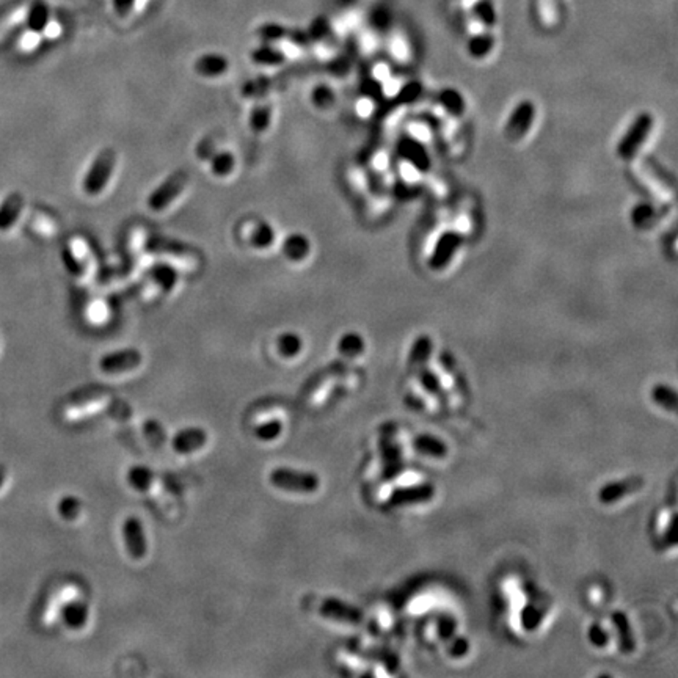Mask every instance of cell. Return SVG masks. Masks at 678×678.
I'll return each mask as SVG.
<instances>
[{
    "label": "cell",
    "mask_w": 678,
    "mask_h": 678,
    "mask_svg": "<svg viewBox=\"0 0 678 678\" xmlns=\"http://www.w3.org/2000/svg\"><path fill=\"white\" fill-rule=\"evenodd\" d=\"M433 496V488L430 485L412 487L405 488V490H399L393 495L391 504L393 506H400V504H416L423 501H429Z\"/></svg>",
    "instance_id": "obj_12"
},
{
    "label": "cell",
    "mask_w": 678,
    "mask_h": 678,
    "mask_svg": "<svg viewBox=\"0 0 678 678\" xmlns=\"http://www.w3.org/2000/svg\"><path fill=\"white\" fill-rule=\"evenodd\" d=\"M188 183V175L186 171L179 170L171 173V175L163 181L162 184L157 186L156 191L153 193H149L148 196V208L154 211V212H162L165 209H168L175 200H178L181 193L184 192V188Z\"/></svg>",
    "instance_id": "obj_3"
},
{
    "label": "cell",
    "mask_w": 678,
    "mask_h": 678,
    "mask_svg": "<svg viewBox=\"0 0 678 678\" xmlns=\"http://www.w3.org/2000/svg\"><path fill=\"white\" fill-rule=\"evenodd\" d=\"M63 619H65V622L71 628H82L86 624V620H88V608H86V604L82 602L71 603L66 606L65 611H63Z\"/></svg>",
    "instance_id": "obj_20"
},
{
    "label": "cell",
    "mask_w": 678,
    "mask_h": 678,
    "mask_svg": "<svg viewBox=\"0 0 678 678\" xmlns=\"http://www.w3.org/2000/svg\"><path fill=\"white\" fill-rule=\"evenodd\" d=\"M228 68H230L228 60L217 54L203 55L195 63V71L203 77H220L226 73Z\"/></svg>",
    "instance_id": "obj_11"
},
{
    "label": "cell",
    "mask_w": 678,
    "mask_h": 678,
    "mask_svg": "<svg viewBox=\"0 0 678 678\" xmlns=\"http://www.w3.org/2000/svg\"><path fill=\"white\" fill-rule=\"evenodd\" d=\"M467 649H468L467 639H457V641H454L452 647H451V655L460 657V655H463L465 652H467Z\"/></svg>",
    "instance_id": "obj_32"
},
{
    "label": "cell",
    "mask_w": 678,
    "mask_h": 678,
    "mask_svg": "<svg viewBox=\"0 0 678 678\" xmlns=\"http://www.w3.org/2000/svg\"><path fill=\"white\" fill-rule=\"evenodd\" d=\"M24 206V200L21 195H11L8 196L5 203L0 208V230H10V228L16 223V220L19 218L21 211Z\"/></svg>",
    "instance_id": "obj_13"
},
{
    "label": "cell",
    "mask_w": 678,
    "mask_h": 678,
    "mask_svg": "<svg viewBox=\"0 0 678 678\" xmlns=\"http://www.w3.org/2000/svg\"><path fill=\"white\" fill-rule=\"evenodd\" d=\"M649 131H650V120H649V116H641L639 120H637V121L633 124L632 131H629V132L627 133L625 140L622 141V145H620V148H619V149H620V154L625 156V157L633 156L634 151H636V148L644 143V140H645V137H647Z\"/></svg>",
    "instance_id": "obj_8"
},
{
    "label": "cell",
    "mask_w": 678,
    "mask_h": 678,
    "mask_svg": "<svg viewBox=\"0 0 678 678\" xmlns=\"http://www.w3.org/2000/svg\"><path fill=\"white\" fill-rule=\"evenodd\" d=\"M313 102L318 107H328L333 102V94L328 90V86H318L316 90L313 91Z\"/></svg>",
    "instance_id": "obj_30"
},
{
    "label": "cell",
    "mask_w": 678,
    "mask_h": 678,
    "mask_svg": "<svg viewBox=\"0 0 678 678\" xmlns=\"http://www.w3.org/2000/svg\"><path fill=\"white\" fill-rule=\"evenodd\" d=\"M283 432V423L280 420H272L269 423L259 424L256 427V437L263 441H272L278 438Z\"/></svg>",
    "instance_id": "obj_28"
},
{
    "label": "cell",
    "mask_w": 678,
    "mask_h": 678,
    "mask_svg": "<svg viewBox=\"0 0 678 678\" xmlns=\"http://www.w3.org/2000/svg\"><path fill=\"white\" fill-rule=\"evenodd\" d=\"M589 639L595 645V647H603V645L608 644V634H606L604 629H602L598 625H594L589 629Z\"/></svg>",
    "instance_id": "obj_31"
},
{
    "label": "cell",
    "mask_w": 678,
    "mask_h": 678,
    "mask_svg": "<svg viewBox=\"0 0 678 678\" xmlns=\"http://www.w3.org/2000/svg\"><path fill=\"white\" fill-rule=\"evenodd\" d=\"M151 278L161 286L162 290L165 293H171L173 289L178 286V270L173 265L168 264H156L151 270Z\"/></svg>",
    "instance_id": "obj_14"
},
{
    "label": "cell",
    "mask_w": 678,
    "mask_h": 678,
    "mask_svg": "<svg viewBox=\"0 0 678 678\" xmlns=\"http://www.w3.org/2000/svg\"><path fill=\"white\" fill-rule=\"evenodd\" d=\"M272 123V108L267 104L256 106L250 113V128L256 133H263Z\"/></svg>",
    "instance_id": "obj_21"
},
{
    "label": "cell",
    "mask_w": 678,
    "mask_h": 678,
    "mask_svg": "<svg viewBox=\"0 0 678 678\" xmlns=\"http://www.w3.org/2000/svg\"><path fill=\"white\" fill-rule=\"evenodd\" d=\"M492 43L493 39L492 36L485 31H480V34L476 35H470V49L471 52L477 55V57H482L488 51L492 49Z\"/></svg>",
    "instance_id": "obj_26"
},
{
    "label": "cell",
    "mask_w": 678,
    "mask_h": 678,
    "mask_svg": "<svg viewBox=\"0 0 678 678\" xmlns=\"http://www.w3.org/2000/svg\"><path fill=\"white\" fill-rule=\"evenodd\" d=\"M320 614L327 619L343 622V624H353L355 625V624H360V622H361L360 609L355 608V606L347 604L343 600H338V598H327V600L322 602Z\"/></svg>",
    "instance_id": "obj_6"
},
{
    "label": "cell",
    "mask_w": 678,
    "mask_h": 678,
    "mask_svg": "<svg viewBox=\"0 0 678 678\" xmlns=\"http://www.w3.org/2000/svg\"><path fill=\"white\" fill-rule=\"evenodd\" d=\"M281 251L289 261L300 263L303 261V259L308 258L311 251V243L306 236L295 233V234L288 236V238L285 239V242H283V246H281Z\"/></svg>",
    "instance_id": "obj_10"
},
{
    "label": "cell",
    "mask_w": 678,
    "mask_h": 678,
    "mask_svg": "<svg viewBox=\"0 0 678 678\" xmlns=\"http://www.w3.org/2000/svg\"><path fill=\"white\" fill-rule=\"evenodd\" d=\"M82 512V501L76 498V496H65L59 502V514L61 518L73 522Z\"/></svg>",
    "instance_id": "obj_22"
},
{
    "label": "cell",
    "mask_w": 678,
    "mask_h": 678,
    "mask_svg": "<svg viewBox=\"0 0 678 678\" xmlns=\"http://www.w3.org/2000/svg\"><path fill=\"white\" fill-rule=\"evenodd\" d=\"M143 357L137 349H124L104 355L99 360V368L106 374H123L137 369Z\"/></svg>",
    "instance_id": "obj_4"
},
{
    "label": "cell",
    "mask_w": 678,
    "mask_h": 678,
    "mask_svg": "<svg viewBox=\"0 0 678 678\" xmlns=\"http://www.w3.org/2000/svg\"><path fill=\"white\" fill-rule=\"evenodd\" d=\"M629 487H632V484H629V482L608 484V485L602 488L600 500L606 504H611L612 501H617V500L622 498V496H625L629 492Z\"/></svg>",
    "instance_id": "obj_25"
},
{
    "label": "cell",
    "mask_w": 678,
    "mask_h": 678,
    "mask_svg": "<svg viewBox=\"0 0 678 678\" xmlns=\"http://www.w3.org/2000/svg\"><path fill=\"white\" fill-rule=\"evenodd\" d=\"M116 167V153L113 149H104L101 151L96 159L93 161L90 170L86 171L84 178L82 188L88 196H98L106 191L107 184L112 179V175Z\"/></svg>",
    "instance_id": "obj_1"
},
{
    "label": "cell",
    "mask_w": 678,
    "mask_h": 678,
    "mask_svg": "<svg viewBox=\"0 0 678 678\" xmlns=\"http://www.w3.org/2000/svg\"><path fill=\"white\" fill-rule=\"evenodd\" d=\"M388 49L393 59L399 61H405L412 55V47H410L408 36L402 30H393L388 39Z\"/></svg>",
    "instance_id": "obj_15"
},
{
    "label": "cell",
    "mask_w": 678,
    "mask_h": 678,
    "mask_svg": "<svg viewBox=\"0 0 678 678\" xmlns=\"http://www.w3.org/2000/svg\"><path fill=\"white\" fill-rule=\"evenodd\" d=\"M236 168V157L230 151H217L211 156V171L218 178L230 176Z\"/></svg>",
    "instance_id": "obj_16"
},
{
    "label": "cell",
    "mask_w": 678,
    "mask_h": 678,
    "mask_svg": "<svg viewBox=\"0 0 678 678\" xmlns=\"http://www.w3.org/2000/svg\"><path fill=\"white\" fill-rule=\"evenodd\" d=\"M123 537L126 548H128V553L131 555L132 559H143L148 545H146V537H145V531H143V525L138 518L136 517H129L124 520L123 523Z\"/></svg>",
    "instance_id": "obj_5"
},
{
    "label": "cell",
    "mask_w": 678,
    "mask_h": 678,
    "mask_svg": "<svg viewBox=\"0 0 678 678\" xmlns=\"http://www.w3.org/2000/svg\"><path fill=\"white\" fill-rule=\"evenodd\" d=\"M275 239H277V233H275L273 228L269 223H258L255 226L253 233L250 234V243L258 250H267L270 248Z\"/></svg>",
    "instance_id": "obj_17"
},
{
    "label": "cell",
    "mask_w": 678,
    "mask_h": 678,
    "mask_svg": "<svg viewBox=\"0 0 678 678\" xmlns=\"http://www.w3.org/2000/svg\"><path fill=\"white\" fill-rule=\"evenodd\" d=\"M277 347L281 357L285 358H294L297 355H300L303 349V341L302 338L297 333H283L277 339Z\"/></svg>",
    "instance_id": "obj_19"
},
{
    "label": "cell",
    "mask_w": 678,
    "mask_h": 678,
    "mask_svg": "<svg viewBox=\"0 0 678 678\" xmlns=\"http://www.w3.org/2000/svg\"><path fill=\"white\" fill-rule=\"evenodd\" d=\"M415 447L420 451L421 454L435 457V459H441L447 454V447L443 443V441L432 437V435H421L415 440Z\"/></svg>",
    "instance_id": "obj_18"
},
{
    "label": "cell",
    "mask_w": 678,
    "mask_h": 678,
    "mask_svg": "<svg viewBox=\"0 0 678 678\" xmlns=\"http://www.w3.org/2000/svg\"><path fill=\"white\" fill-rule=\"evenodd\" d=\"M363 347H365V343H363V339L355 333L344 335L338 344L339 352L345 355V357H357V355L361 353Z\"/></svg>",
    "instance_id": "obj_23"
},
{
    "label": "cell",
    "mask_w": 678,
    "mask_h": 678,
    "mask_svg": "<svg viewBox=\"0 0 678 678\" xmlns=\"http://www.w3.org/2000/svg\"><path fill=\"white\" fill-rule=\"evenodd\" d=\"M129 482L137 490L145 492L153 484V472L146 467H136L129 471Z\"/></svg>",
    "instance_id": "obj_24"
},
{
    "label": "cell",
    "mask_w": 678,
    "mask_h": 678,
    "mask_svg": "<svg viewBox=\"0 0 678 678\" xmlns=\"http://www.w3.org/2000/svg\"><path fill=\"white\" fill-rule=\"evenodd\" d=\"M253 60L258 61L259 65H280L285 60V55L278 49H273V47H261V49L253 52Z\"/></svg>",
    "instance_id": "obj_27"
},
{
    "label": "cell",
    "mask_w": 678,
    "mask_h": 678,
    "mask_svg": "<svg viewBox=\"0 0 678 678\" xmlns=\"http://www.w3.org/2000/svg\"><path fill=\"white\" fill-rule=\"evenodd\" d=\"M534 14L542 27L553 29L561 22V4L559 0H534Z\"/></svg>",
    "instance_id": "obj_9"
},
{
    "label": "cell",
    "mask_w": 678,
    "mask_h": 678,
    "mask_svg": "<svg viewBox=\"0 0 678 678\" xmlns=\"http://www.w3.org/2000/svg\"><path fill=\"white\" fill-rule=\"evenodd\" d=\"M653 398H655V400L659 405H663L669 410H675L677 396L671 388H667V386H657V388L653 390Z\"/></svg>",
    "instance_id": "obj_29"
},
{
    "label": "cell",
    "mask_w": 678,
    "mask_h": 678,
    "mask_svg": "<svg viewBox=\"0 0 678 678\" xmlns=\"http://www.w3.org/2000/svg\"><path fill=\"white\" fill-rule=\"evenodd\" d=\"M423 383H424L425 388H427V390H429V391H432V393H433V391H437V388H438V382H437V378H433V375H432V374L424 375V377H423Z\"/></svg>",
    "instance_id": "obj_33"
},
{
    "label": "cell",
    "mask_w": 678,
    "mask_h": 678,
    "mask_svg": "<svg viewBox=\"0 0 678 678\" xmlns=\"http://www.w3.org/2000/svg\"><path fill=\"white\" fill-rule=\"evenodd\" d=\"M270 484L285 492L314 493L320 485V479L318 475L310 471H300L293 468H275L270 471Z\"/></svg>",
    "instance_id": "obj_2"
},
{
    "label": "cell",
    "mask_w": 678,
    "mask_h": 678,
    "mask_svg": "<svg viewBox=\"0 0 678 678\" xmlns=\"http://www.w3.org/2000/svg\"><path fill=\"white\" fill-rule=\"evenodd\" d=\"M208 443V433L200 427H188L179 430L171 440L173 449L179 454H192L200 451Z\"/></svg>",
    "instance_id": "obj_7"
}]
</instances>
